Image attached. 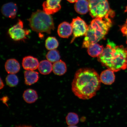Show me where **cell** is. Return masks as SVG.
<instances>
[{
  "label": "cell",
  "mask_w": 127,
  "mask_h": 127,
  "mask_svg": "<svg viewBox=\"0 0 127 127\" xmlns=\"http://www.w3.org/2000/svg\"><path fill=\"white\" fill-rule=\"evenodd\" d=\"M100 76L93 69H79L75 73L71 84L73 93L79 99H90L96 95L101 86Z\"/></svg>",
  "instance_id": "obj_1"
},
{
  "label": "cell",
  "mask_w": 127,
  "mask_h": 127,
  "mask_svg": "<svg viewBox=\"0 0 127 127\" xmlns=\"http://www.w3.org/2000/svg\"><path fill=\"white\" fill-rule=\"evenodd\" d=\"M103 66L114 72L127 68V48L122 45L116 46L112 42H108L102 53L98 57Z\"/></svg>",
  "instance_id": "obj_2"
},
{
  "label": "cell",
  "mask_w": 127,
  "mask_h": 127,
  "mask_svg": "<svg viewBox=\"0 0 127 127\" xmlns=\"http://www.w3.org/2000/svg\"><path fill=\"white\" fill-rule=\"evenodd\" d=\"M112 24L109 17L94 18L88 26L82 47L87 48L92 44L96 43L104 38L112 26Z\"/></svg>",
  "instance_id": "obj_3"
},
{
  "label": "cell",
  "mask_w": 127,
  "mask_h": 127,
  "mask_svg": "<svg viewBox=\"0 0 127 127\" xmlns=\"http://www.w3.org/2000/svg\"><path fill=\"white\" fill-rule=\"evenodd\" d=\"M28 20L30 27L36 32L50 34L52 30L53 31L55 28L52 16L44 11L38 10L33 13Z\"/></svg>",
  "instance_id": "obj_4"
},
{
  "label": "cell",
  "mask_w": 127,
  "mask_h": 127,
  "mask_svg": "<svg viewBox=\"0 0 127 127\" xmlns=\"http://www.w3.org/2000/svg\"><path fill=\"white\" fill-rule=\"evenodd\" d=\"M88 0L90 14L93 18L115 16V13L110 8L108 0Z\"/></svg>",
  "instance_id": "obj_5"
},
{
  "label": "cell",
  "mask_w": 127,
  "mask_h": 127,
  "mask_svg": "<svg viewBox=\"0 0 127 127\" xmlns=\"http://www.w3.org/2000/svg\"><path fill=\"white\" fill-rule=\"evenodd\" d=\"M29 30L23 29V22L19 20L16 25L9 29L8 33L10 37L13 40L19 41L24 40L29 34Z\"/></svg>",
  "instance_id": "obj_6"
},
{
  "label": "cell",
  "mask_w": 127,
  "mask_h": 127,
  "mask_svg": "<svg viewBox=\"0 0 127 127\" xmlns=\"http://www.w3.org/2000/svg\"><path fill=\"white\" fill-rule=\"evenodd\" d=\"M71 24L73 34L71 42L72 43L76 38L85 35L88 26L83 20L79 17L73 19Z\"/></svg>",
  "instance_id": "obj_7"
},
{
  "label": "cell",
  "mask_w": 127,
  "mask_h": 127,
  "mask_svg": "<svg viewBox=\"0 0 127 127\" xmlns=\"http://www.w3.org/2000/svg\"><path fill=\"white\" fill-rule=\"evenodd\" d=\"M61 0H46L42 4L44 11L48 15L56 13L61 8Z\"/></svg>",
  "instance_id": "obj_8"
},
{
  "label": "cell",
  "mask_w": 127,
  "mask_h": 127,
  "mask_svg": "<svg viewBox=\"0 0 127 127\" xmlns=\"http://www.w3.org/2000/svg\"><path fill=\"white\" fill-rule=\"evenodd\" d=\"M1 11L4 16L12 19L15 18L17 11V5L13 2L7 3L2 6Z\"/></svg>",
  "instance_id": "obj_9"
},
{
  "label": "cell",
  "mask_w": 127,
  "mask_h": 127,
  "mask_svg": "<svg viewBox=\"0 0 127 127\" xmlns=\"http://www.w3.org/2000/svg\"><path fill=\"white\" fill-rule=\"evenodd\" d=\"M39 64L37 58L31 56L25 57L22 62L24 69L27 70H33L37 69Z\"/></svg>",
  "instance_id": "obj_10"
},
{
  "label": "cell",
  "mask_w": 127,
  "mask_h": 127,
  "mask_svg": "<svg viewBox=\"0 0 127 127\" xmlns=\"http://www.w3.org/2000/svg\"><path fill=\"white\" fill-rule=\"evenodd\" d=\"M58 32L60 37H69L72 33V28L71 24L66 22L60 24L58 27Z\"/></svg>",
  "instance_id": "obj_11"
},
{
  "label": "cell",
  "mask_w": 127,
  "mask_h": 127,
  "mask_svg": "<svg viewBox=\"0 0 127 127\" xmlns=\"http://www.w3.org/2000/svg\"><path fill=\"white\" fill-rule=\"evenodd\" d=\"M100 78L102 83L105 85H110L115 82V77L114 71L108 69L101 72Z\"/></svg>",
  "instance_id": "obj_12"
},
{
  "label": "cell",
  "mask_w": 127,
  "mask_h": 127,
  "mask_svg": "<svg viewBox=\"0 0 127 127\" xmlns=\"http://www.w3.org/2000/svg\"><path fill=\"white\" fill-rule=\"evenodd\" d=\"M5 67L8 73L15 74L20 71V65L17 60L11 59L7 60L5 65Z\"/></svg>",
  "instance_id": "obj_13"
},
{
  "label": "cell",
  "mask_w": 127,
  "mask_h": 127,
  "mask_svg": "<svg viewBox=\"0 0 127 127\" xmlns=\"http://www.w3.org/2000/svg\"><path fill=\"white\" fill-rule=\"evenodd\" d=\"M24 76L25 83L28 85H31L35 83L39 79L38 73L33 70L25 71Z\"/></svg>",
  "instance_id": "obj_14"
},
{
  "label": "cell",
  "mask_w": 127,
  "mask_h": 127,
  "mask_svg": "<svg viewBox=\"0 0 127 127\" xmlns=\"http://www.w3.org/2000/svg\"><path fill=\"white\" fill-rule=\"evenodd\" d=\"M76 11L81 15L86 14L89 11L88 0H78L74 5Z\"/></svg>",
  "instance_id": "obj_15"
},
{
  "label": "cell",
  "mask_w": 127,
  "mask_h": 127,
  "mask_svg": "<svg viewBox=\"0 0 127 127\" xmlns=\"http://www.w3.org/2000/svg\"><path fill=\"white\" fill-rule=\"evenodd\" d=\"M52 70L56 75L61 76L66 72L67 67L65 63L60 60L54 63L52 65Z\"/></svg>",
  "instance_id": "obj_16"
},
{
  "label": "cell",
  "mask_w": 127,
  "mask_h": 127,
  "mask_svg": "<svg viewBox=\"0 0 127 127\" xmlns=\"http://www.w3.org/2000/svg\"><path fill=\"white\" fill-rule=\"evenodd\" d=\"M87 49V52L90 56L93 58H98L102 53L104 48L102 45L96 43L92 44Z\"/></svg>",
  "instance_id": "obj_17"
},
{
  "label": "cell",
  "mask_w": 127,
  "mask_h": 127,
  "mask_svg": "<svg viewBox=\"0 0 127 127\" xmlns=\"http://www.w3.org/2000/svg\"><path fill=\"white\" fill-rule=\"evenodd\" d=\"M24 100L29 104L35 102L38 98L37 92L32 89H28L24 92L23 95Z\"/></svg>",
  "instance_id": "obj_18"
},
{
  "label": "cell",
  "mask_w": 127,
  "mask_h": 127,
  "mask_svg": "<svg viewBox=\"0 0 127 127\" xmlns=\"http://www.w3.org/2000/svg\"><path fill=\"white\" fill-rule=\"evenodd\" d=\"M38 68L41 74L47 75L52 70V65L50 62L48 60H44L39 63Z\"/></svg>",
  "instance_id": "obj_19"
},
{
  "label": "cell",
  "mask_w": 127,
  "mask_h": 127,
  "mask_svg": "<svg viewBox=\"0 0 127 127\" xmlns=\"http://www.w3.org/2000/svg\"><path fill=\"white\" fill-rule=\"evenodd\" d=\"M45 47L47 50H55L58 47L59 43L55 37L50 36L47 38L45 41Z\"/></svg>",
  "instance_id": "obj_20"
},
{
  "label": "cell",
  "mask_w": 127,
  "mask_h": 127,
  "mask_svg": "<svg viewBox=\"0 0 127 127\" xmlns=\"http://www.w3.org/2000/svg\"><path fill=\"white\" fill-rule=\"evenodd\" d=\"M66 123L69 126L75 125L79 122L78 115L74 112L68 113L66 117Z\"/></svg>",
  "instance_id": "obj_21"
},
{
  "label": "cell",
  "mask_w": 127,
  "mask_h": 127,
  "mask_svg": "<svg viewBox=\"0 0 127 127\" xmlns=\"http://www.w3.org/2000/svg\"><path fill=\"white\" fill-rule=\"evenodd\" d=\"M46 57L48 61L54 63L59 60L60 58L59 52L55 50H50L48 52Z\"/></svg>",
  "instance_id": "obj_22"
},
{
  "label": "cell",
  "mask_w": 127,
  "mask_h": 127,
  "mask_svg": "<svg viewBox=\"0 0 127 127\" xmlns=\"http://www.w3.org/2000/svg\"><path fill=\"white\" fill-rule=\"evenodd\" d=\"M6 81L8 86L13 87L18 85L19 79L17 76L15 74H10L6 77Z\"/></svg>",
  "instance_id": "obj_23"
},
{
  "label": "cell",
  "mask_w": 127,
  "mask_h": 127,
  "mask_svg": "<svg viewBox=\"0 0 127 127\" xmlns=\"http://www.w3.org/2000/svg\"><path fill=\"white\" fill-rule=\"evenodd\" d=\"M121 30L123 35L126 37V43L127 44V19L125 23L121 27Z\"/></svg>",
  "instance_id": "obj_24"
},
{
  "label": "cell",
  "mask_w": 127,
  "mask_h": 127,
  "mask_svg": "<svg viewBox=\"0 0 127 127\" xmlns=\"http://www.w3.org/2000/svg\"><path fill=\"white\" fill-rule=\"evenodd\" d=\"M4 86V85L3 83V82L1 79H0V89H2L3 88Z\"/></svg>",
  "instance_id": "obj_25"
},
{
  "label": "cell",
  "mask_w": 127,
  "mask_h": 127,
  "mask_svg": "<svg viewBox=\"0 0 127 127\" xmlns=\"http://www.w3.org/2000/svg\"><path fill=\"white\" fill-rule=\"evenodd\" d=\"M15 127H33L31 126H28V125H19V126H17Z\"/></svg>",
  "instance_id": "obj_26"
},
{
  "label": "cell",
  "mask_w": 127,
  "mask_h": 127,
  "mask_svg": "<svg viewBox=\"0 0 127 127\" xmlns=\"http://www.w3.org/2000/svg\"><path fill=\"white\" fill-rule=\"evenodd\" d=\"M67 0L69 2L74 3L76 2L77 1H78V0Z\"/></svg>",
  "instance_id": "obj_27"
},
{
  "label": "cell",
  "mask_w": 127,
  "mask_h": 127,
  "mask_svg": "<svg viewBox=\"0 0 127 127\" xmlns=\"http://www.w3.org/2000/svg\"><path fill=\"white\" fill-rule=\"evenodd\" d=\"M68 127H78L77 126H76L75 125H72V126H69Z\"/></svg>",
  "instance_id": "obj_28"
},
{
  "label": "cell",
  "mask_w": 127,
  "mask_h": 127,
  "mask_svg": "<svg viewBox=\"0 0 127 127\" xmlns=\"http://www.w3.org/2000/svg\"><path fill=\"white\" fill-rule=\"evenodd\" d=\"M125 12H127V7H126V9H125Z\"/></svg>",
  "instance_id": "obj_29"
}]
</instances>
